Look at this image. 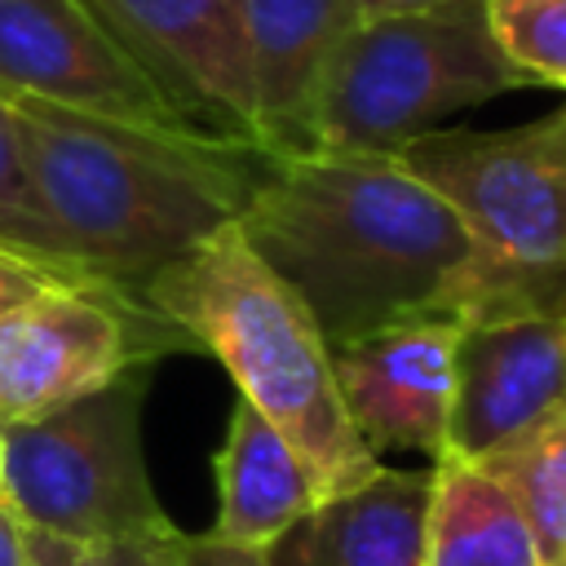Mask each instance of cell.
Returning a JSON list of instances; mask_svg holds the SVG:
<instances>
[{"label": "cell", "mask_w": 566, "mask_h": 566, "mask_svg": "<svg viewBox=\"0 0 566 566\" xmlns=\"http://www.w3.org/2000/svg\"><path fill=\"white\" fill-rule=\"evenodd\" d=\"M424 566H539L517 504L478 460H433L424 504Z\"/></svg>", "instance_id": "cell-15"}, {"label": "cell", "mask_w": 566, "mask_h": 566, "mask_svg": "<svg viewBox=\"0 0 566 566\" xmlns=\"http://www.w3.org/2000/svg\"><path fill=\"white\" fill-rule=\"evenodd\" d=\"M177 566H270V557H265V548L234 544V539H221L212 531H203V535H186L181 531Z\"/></svg>", "instance_id": "cell-20"}, {"label": "cell", "mask_w": 566, "mask_h": 566, "mask_svg": "<svg viewBox=\"0 0 566 566\" xmlns=\"http://www.w3.org/2000/svg\"><path fill=\"white\" fill-rule=\"evenodd\" d=\"M451 0H358V18H385V13H420Z\"/></svg>", "instance_id": "cell-24"}, {"label": "cell", "mask_w": 566, "mask_h": 566, "mask_svg": "<svg viewBox=\"0 0 566 566\" xmlns=\"http://www.w3.org/2000/svg\"><path fill=\"white\" fill-rule=\"evenodd\" d=\"M0 460H4V438H0Z\"/></svg>", "instance_id": "cell-25"}, {"label": "cell", "mask_w": 566, "mask_h": 566, "mask_svg": "<svg viewBox=\"0 0 566 566\" xmlns=\"http://www.w3.org/2000/svg\"><path fill=\"white\" fill-rule=\"evenodd\" d=\"M142 301L230 371L239 398L301 451L318 495L349 491L380 469V455L345 416L323 332L239 226L150 274Z\"/></svg>", "instance_id": "cell-3"}, {"label": "cell", "mask_w": 566, "mask_h": 566, "mask_svg": "<svg viewBox=\"0 0 566 566\" xmlns=\"http://www.w3.org/2000/svg\"><path fill=\"white\" fill-rule=\"evenodd\" d=\"M517 504L539 566H566V407L478 460Z\"/></svg>", "instance_id": "cell-16"}, {"label": "cell", "mask_w": 566, "mask_h": 566, "mask_svg": "<svg viewBox=\"0 0 566 566\" xmlns=\"http://www.w3.org/2000/svg\"><path fill=\"white\" fill-rule=\"evenodd\" d=\"M451 345L455 318L447 314L398 318L354 340L327 345L345 416L376 455H442L451 411Z\"/></svg>", "instance_id": "cell-11"}, {"label": "cell", "mask_w": 566, "mask_h": 566, "mask_svg": "<svg viewBox=\"0 0 566 566\" xmlns=\"http://www.w3.org/2000/svg\"><path fill=\"white\" fill-rule=\"evenodd\" d=\"M429 469L380 464L265 544L270 566H424Z\"/></svg>", "instance_id": "cell-13"}, {"label": "cell", "mask_w": 566, "mask_h": 566, "mask_svg": "<svg viewBox=\"0 0 566 566\" xmlns=\"http://www.w3.org/2000/svg\"><path fill=\"white\" fill-rule=\"evenodd\" d=\"M88 9L142 62L195 137L261 155L243 0H88Z\"/></svg>", "instance_id": "cell-8"}, {"label": "cell", "mask_w": 566, "mask_h": 566, "mask_svg": "<svg viewBox=\"0 0 566 566\" xmlns=\"http://www.w3.org/2000/svg\"><path fill=\"white\" fill-rule=\"evenodd\" d=\"M146 380L150 367H137L40 420L0 429V495L27 531H49L84 548L177 531L146 473Z\"/></svg>", "instance_id": "cell-6"}, {"label": "cell", "mask_w": 566, "mask_h": 566, "mask_svg": "<svg viewBox=\"0 0 566 566\" xmlns=\"http://www.w3.org/2000/svg\"><path fill=\"white\" fill-rule=\"evenodd\" d=\"M177 544H181V531L106 539L88 548V566H177Z\"/></svg>", "instance_id": "cell-19"}, {"label": "cell", "mask_w": 566, "mask_h": 566, "mask_svg": "<svg viewBox=\"0 0 566 566\" xmlns=\"http://www.w3.org/2000/svg\"><path fill=\"white\" fill-rule=\"evenodd\" d=\"M486 22L531 84L566 88V0H486Z\"/></svg>", "instance_id": "cell-17"}, {"label": "cell", "mask_w": 566, "mask_h": 566, "mask_svg": "<svg viewBox=\"0 0 566 566\" xmlns=\"http://www.w3.org/2000/svg\"><path fill=\"white\" fill-rule=\"evenodd\" d=\"M0 566H27V526L0 495Z\"/></svg>", "instance_id": "cell-23"}, {"label": "cell", "mask_w": 566, "mask_h": 566, "mask_svg": "<svg viewBox=\"0 0 566 566\" xmlns=\"http://www.w3.org/2000/svg\"><path fill=\"white\" fill-rule=\"evenodd\" d=\"M27 566H88V548L49 531H27Z\"/></svg>", "instance_id": "cell-22"}, {"label": "cell", "mask_w": 566, "mask_h": 566, "mask_svg": "<svg viewBox=\"0 0 566 566\" xmlns=\"http://www.w3.org/2000/svg\"><path fill=\"white\" fill-rule=\"evenodd\" d=\"M53 274H75V270H53V265H44V261H35V256H22V252H9V248H0V314L9 310V305H18L22 296H31L40 283H49Z\"/></svg>", "instance_id": "cell-21"}, {"label": "cell", "mask_w": 566, "mask_h": 566, "mask_svg": "<svg viewBox=\"0 0 566 566\" xmlns=\"http://www.w3.org/2000/svg\"><path fill=\"white\" fill-rule=\"evenodd\" d=\"M464 221L473 265L455 323L557 310L566 314V106L495 133H424L398 150Z\"/></svg>", "instance_id": "cell-4"}, {"label": "cell", "mask_w": 566, "mask_h": 566, "mask_svg": "<svg viewBox=\"0 0 566 566\" xmlns=\"http://www.w3.org/2000/svg\"><path fill=\"white\" fill-rule=\"evenodd\" d=\"M354 22L358 0H243L252 124L265 159L314 150V97Z\"/></svg>", "instance_id": "cell-12"}, {"label": "cell", "mask_w": 566, "mask_h": 566, "mask_svg": "<svg viewBox=\"0 0 566 566\" xmlns=\"http://www.w3.org/2000/svg\"><path fill=\"white\" fill-rule=\"evenodd\" d=\"M566 407V314H495L455 323L442 455L482 460Z\"/></svg>", "instance_id": "cell-10"}, {"label": "cell", "mask_w": 566, "mask_h": 566, "mask_svg": "<svg viewBox=\"0 0 566 566\" xmlns=\"http://www.w3.org/2000/svg\"><path fill=\"white\" fill-rule=\"evenodd\" d=\"M526 84L491 35L486 0L358 18L318 84L314 150L398 155L442 119Z\"/></svg>", "instance_id": "cell-5"}, {"label": "cell", "mask_w": 566, "mask_h": 566, "mask_svg": "<svg viewBox=\"0 0 566 566\" xmlns=\"http://www.w3.org/2000/svg\"><path fill=\"white\" fill-rule=\"evenodd\" d=\"M0 93L195 137L88 0H0Z\"/></svg>", "instance_id": "cell-9"}, {"label": "cell", "mask_w": 566, "mask_h": 566, "mask_svg": "<svg viewBox=\"0 0 566 566\" xmlns=\"http://www.w3.org/2000/svg\"><path fill=\"white\" fill-rule=\"evenodd\" d=\"M217 469V522L212 535L265 548L296 526L323 495L301 451L243 398H234Z\"/></svg>", "instance_id": "cell-14"}, {"label": "cell", "mask_w": 566, "mask_h": 566, "mask_svg": "<svg viewBox=\"0 0 566 566\" xmlns=\"http://www.w3.org/2000/svg\"><path fill=\"white\" fill-rule=\"evenodd\" d=\"M0 248L35 256V261H44L53 270H71L57 256L53 230H49V221L40 212V199H35V186H31V172H27V159H22V142H18L9 93H0Z\"/></svg>", "instance_id": "cell-18"}, {"label": "cell", "mask_w": 566, "mask_h": 566, "mask_svg": "<svg viewBox=\"0 0 566 566\" xmlns=\"http://www.w3.org/2000/svg\"><path fill=\"white\" fill-rule=\"evenodd\" d=\"M57 256L142 296L150 274L239 221L265 159L186 133L9 97Z\"/></svg>", "instance_id": "cell-2"}, {"label": "cell", "mask_w": 566, "mask_h": 566, "mask_svg": "<svg viewBox=\"0 0 566 566\" xmlns=\"http://www.w3.org/2000/svg\"><path fill=\"white\" fill-rule=\"evenodd\" d=\"M195 349L137 292L97 274H53L0 314V429L40 420L124 371Z\"/></svg>", "instance_id": "cell-7"}, {"label": "cell", "mask_w": 566, "mask_h": 566, "mask_svg": "<svg viewBox=\"0 0 566 566\" xmlns=\"http://www.w3.org/2000/svg\"><path fill=\"white\" fill-rule=\"evenodd\" d=\"M234 226L296 292L327 345L398 318H455L473 265L455 208L398 155L265 159Z\"/></svg>", "instance_id": "cell-1"}]
</instances>
